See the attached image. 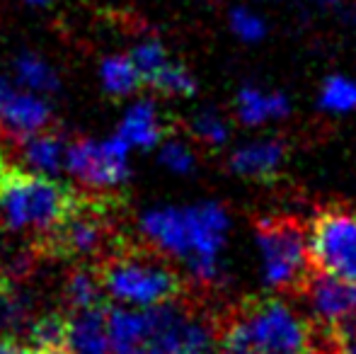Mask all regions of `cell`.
<instances>
[{"instance_id": "6da1fadb", "label": "cell", "mask_w": 356, "mask_h": 354, "mask_svg": "<svg viewBox=\"0 0 356 354\" xmlns=\"http://www.w3.org/2000/svg\"><path fill=\"white\" fill-rule=\"evenodd\" d=\"M230 214L218 202L192 207H155L138 221L143 243L170 260H179L202 287L223 277L220 257L230 238Z\"/></svg>"}, {"instance_id": "7a4b0ae2", "label": "cell", "mask_w": 356, "mask_h": 354, "mask_svg": "<svg viewBox=\"0 0 356 354\" xmlns=\"http://www.w3.org/2000/svg\"><path fill=\"white\" fill-rule=\"evenodd\" d=\"M75 199L78 187L17 166L8 156L0 161V231L29 236L34 243L68 216Z\"/></svg>"}, {"instance_id": "3957f363", "label": "cell", "mask_w": 356, "mask_h": 354, "mask_svg": "<svg viewBox=\"0 0 356 354\" xmlns=\"http://www.w3.org/2000/svg\"><path fill=\"white\" fill-rule=\"evenodd\" d=\"M102 291L129 308H148L175 301L182 279L175 267L148 246L124 241L95 265Z\"/></svg>"}, {"instance_id": "277c9868", "label": "cell", "mask_w": 356, "mask_h": 354, "mask_svg": "<svg viewBox=\"0 0 356 354\" xmlns=\"http://www.w3.org/2000/svg\"><path fill=\"white\" fill-rule=\"evenodd\" d=\"M220 342L245 347L252 354H300L313 345V323L291 301L267 296L245 306Z\"/></svg>"}, {"instance_id": "5b68a950", "label": "cell", "mask_w": 356, "mask_h": 354, "mask_svg": "<svg viewBox=\"0 0 356 354\" xmlns=\"http://www.w3.org/2000/svg\"><path fill=\"white\" fill-rule=\"evenodd\" d=\"M141 337L129 354H213L218 347L213 323L177 298L141 308Z\"/></svg>"}, {"instance_id": "8992f818", "label": "cell", "mask_w": 356, "mask_h": 354, "mask_svg": "<svg viewBox=\"0 0 356 354\" xmlns=\"http://www.w3.org/2000/svg\"><path fill=\"white\" fill-rule=\"evenodd\" d=\"M259 279L274 291H291L308 279L310 255L305 231L291 221L262 218L254 236Z\"/></svg>"}, {"instance_id": "52a82bcc", "label": "cell", "mask_w": 356, "mask_h": 354, "mask_svg": "<svg viewBox=\"0 0 356 354\" xmlns=\"http://www.w3.org/2000/svg\"><path fill=\"white\" fill-rule=\"evenodd\" d=\"M129 146L119 134L107 141L75 138L68 143L63 168L90 192H117L129 177Z\"/></svg>"}, {"instance_id": "ba28073f", "label": "cell", "mask_w": 356, "mask_h": 354, "mask_svg": "<svg viewBox=\"0 0 356 354\" xmlns=\"http://www.w3.org/2000/svg\"><path fill=\"white\" fill-rule=\"evenodd\" d=\"M310 265L318 272L356 284V211L332 209L320 214L305 233Z\"/></svg>"}, {"instance_id": "9c48e42d", "label": "cell", "mask_w": 356, "mask_h": 354, "mask_svg": "<svg viewBox=\"0 0 356 354\" xmlns=\"http://www.w3.org/2000/svg\"><path fill=\"white\" fill-rule=\"evenodd\" d=\"M303 306L310 323L339 337L356 330V284L332 274L318 272L305 279Z\"/></svg>"}, {"instance_id": "30bf717a", "label": "cell", "mask_w": 356, "mask_h": 354, "mask_svg": "<svg viewBox=\"0 0 356 354\" xmlns=\"http://www.w3.org/2000/svg\"><path fill=\"white\" fill-rule=\"evenodd\" d=\"M51 124V109L37 95L5 86L0 90V138L8 146H17L27 136Z\"/></svg>"}, {"instance_id": "8fae6325", "label": "cell", "mask_w": 356, "mask_h": 354, "mask_svg": "<svg viewBox=\"0 0 356 354\" xmlns=\"http://www.w3.org/2000/svg\"><path fill=\"white\" fill-rule=\"evenodd\" d=\"M109 303L99 301L95 306L66 313V347L68 354H112L107 330Z\"/></svg>"}, {"instance_id": "7c38bea8", "label": "cell", "mask_w": 356, "mask_h": 354, "mask_svg": "<svg viewBox=\"0 0 356 354\" xmlns=\"http://www.w3.org/2000/svg\"><path fill=\"white\" fill-rule=\"evenodd\" d=\"M286 148L277 138H252L230 153V170L248 179H264L277 175L284 166Z\"/></svg>"}, {"instance_id": "4fadbf2b", "label": "cell", "mask_w": 356, "mask_h": 354, "mask_svg": "<svg viewBox=\"0 0 356 354\" xmlns=\"http://www.w3.org/2000/svg\"><path fill=\"white\" fill-rule=\"evenodd\" d=\"M235 114L240 124L259 129L274 122H284L291 114V102L284 92H277V90L248 86L235 97Z\"/></svg>"}, {"instance_id": "5bb4252c", "label": "cell", "mask_w": 356, "mask_h": 354, "mask_svg": "<svg viewBox=\"0 0 356 354\" xmlns=\"http://www.w3.org/2000/svg\"><path fill=\"white\" fill-rule=\"evenodd\" d=\"M68 138L56 129H42V131L27 136L22 143L15 146V151H19L24 166L34 172L42 175L56 177L63 170V158H66Z\"/></svg>"}, {"instance_id": "9a60e30c", "label": "cell", "mask_w": 356, "mask_h": 354, "mask_svg": "<svg viewBox=\"0 0 356 354\" xmlns=\"http://www.w3.org/2000/svg\"><path fill=\"white\" fill-rule=\"evenodd\" d=\"M117 134L131 148H153L163 141L168 129H165L158 104L153 99H138L127 109Z\"/></svg>"}, {"instance_id": "2e32d148", "label": "cell", "mask_w": 356, "mask_h": 354, "mask_svg": "<svg viewBox=\"0 0 356 354\" xmlns=\"http://www.w3.org/2000/svg\"><path fill=\"white\" fill-rule=\"evenodd\" d=\"M99 301H104V298L95 265H85V262L71 265L61 287V311L73 313L80 308L95 306Z\"/></svg>"}, {"instance_id": "e0dca14e", "label": "cell", "mask_w": 356, "mask_h": 354, "mask_svg": "<svg viewBox=\"0 0 356 354\" xmlns=\"http://www.w3.org/2000/svg\"><path fill=\"white\" fill-rule=\"evenodd\" d=\"M102 86L112 97H127L134 95L138 88L143 86L141 76H138L136 66L131 63L129 56H109L102 61Z\"/></svg>"}, {"instance_id": "ac0fdd59", "label": "cell", "mask_w": 356, "mask_h": 354, "mask_svg": "<svg viewBox=\"0 0 356 354\" xmlns=\"http://www.w3.org/2000/svg\"><path fill=\"white\" fill-rule=\"evenodd\" d=\"M145 86L153 88L155 92H160V95H172V97H192V95L197 92V81H194V76L182 63L172 61V58H168V61L145 81Z\"/></svg>"}, {"instance_id": "d6986e66", "label": "cell", "mask_w": 356, "mask_h": 354, "mask_svg": "<svg viewBox=\"0 0 356 354\" xmlns=\"http://www.w3.org/2000/svg\"><path fill=\"white\" fill-rule=\"evenodd\" d=\"M27 345L37 350H51V347H63L66 342V313L63 311H49L42 313L32 321V325L24 332Z\"/></svg>"}, {"instance_id": "ffe728a7", "label": "cell", "mask_w": 356, "mask_h": 354, "mask_svg": "<svg viewBox=\"0 0 356 354\" xmlns=\"http://www.w3.org/2000/svg\"><path fill=\"white\" fill-rule=\"evenodd\" d=\"M318 104L327 114L347 117L356 112V81L347 76H330L320 88Z\"/></svg>"}, {"instance_id": "44dd1931", "label": "cell", "mask_w": 356, "mask_h": 354, "mask_svg": "<svg viewBox=\"0 0 356 354\" xmlns=\"http://www.w3.org/2000/svg\"><path fill=\"white\" fill-rule=\"evenodd\" d=\"M15 73H17V81L29 90H39V92H56L58 90V76L51 71L49 63H44L34 54H22L15 61Z\"/></svg>"}, {"instance_id": "7402d4cb", "label": "cell", "mask_w": 356, "mask_h": 354, "mask_svg": "<svg viewBox=\"0 0 356 354\" xmlns=\"http://www.w3.org/2000/svg\"><path fill=\"white\" fill-rule=\"evenodd\" d=\"M192 134L199 143H204V146L220 148V146L228 143L230 127L218 112H213V109H204V112H199L197 117L192 119Z\"/></svg>"}, {"instance_id": "603a6c76", "label": "cell", "mask_w": 356, "mask_h": 354, "mask_svg": "<svg viewBox=\"0 0 356 354\" xmlns=\"http://www.w3.org/2000/svg\"><path fill=\"white\" fill-rule=\"evenodd\" d=\"M129 58H131V63L136 66L138 76H141V83L145 86V81H148V78L153 76L170 56H168V49H165L158 39H143L141 44L134 47V51L129 54Z\"/></svg>"}, {"instance_id": "cb8c5ba5", "label": "cell", "mask_w": 356, "mask_h": 354, "mask_svg": "<svg viewBox=\"0 0 356 354\" xmlns=\"http://www.w3.org/2000/svg\"><path fill=\"white\" fill-rule=\"evenodd\" d=\"M158 161L163 168H168L175 175H189V172L197 168V156H194L192 146L177 138H170L160 146Z\"/></svg>"}, {"instance_id": "d4e9b609", "label": "cell", "mask_w": 356, "mask_h": 354, "mask_svg": "<svg viewBox=\"0 0 356 354\" xmlns=\"http://www.w3.org/2000/svg\"><path fill=\"white\" fill-rule=\"evenodd\" d=\"M230 29L245 44H257L267 37V22L262 19V15L250 8H235L230 13Z\"/></svg>"}, {"instance_id": "484cf974", "label": "cell", "mask_w": 356, "mask_h": 354, "mask_svg": "<svg viewBox=\"0 0 356 354\" xmlns=\"http://www.w3.org/2000/svg\"><path fill=\"white\" fill-rule=\"evenodd\" d=\"M0 354H39V350L15 337H0Z\"/></svg>"}, {"instance_id": "4316f807", "label": "cell", "mask_w": 356, "mask_h": 354, "mask_svg": "<svg viewBox=\"0 0 356 354\" xmlns=\"http://www.w3.org/2000/svg\"><path fill=\"white\" fill-rule=\"evenodd\" d=\"M339 354H356V330L342 337V347H339Z\"/></svg>"}, {"instance_id": "83f0119b", "label": "cell", "mask_w": 356, "mask_h": 354, "mask_svg": "<svg viewBox=\"0 0 356 354\" xmlns=\"http://www.w3.org/2000/svg\"><path fill=\"white\" fill-rule=\"evenodd\" d=\"M213 354H252V352H248L245 347L228 345V342H220V347H218V350H216Z\"/></svg>"}, {"instance_id": "f1b7e54d", "label": "cell", "mask_w": 356, "mask_h": 354, "mask_svg": "<svg viewBox=\"0 0 356 354\" xmlns=\"http://www.w3.org/2000/svg\"><path fill=\"white\" fill-rule=\"evenodd\" d=\"M300 354H334V352L325 350V347H313V345H310V347H305V350L300 352Z\"/></svg>"}, {"instance_id": "f546056e", "label": "cell", "mask_w": 356, "mask_h": 354, "mask_svg": "<svg viewBox=\"0 0 356 354\" xmlns=\"http://www.w3.org/2000/svg\"><path fill=\"white\" fill-rule=\"evenodd\" d=\"M39 354H68L66 347H51V350H39Z\"/></svg>"}, {"instance_id": "4dcf8cb0", "label": "cell", "mask_w": 356, "mask_h": 354, "mask_svg": "<svg viewBox=\"0 0 356 354\" xmlns=\"http://www.w3.org/2000/svg\"><path fill=\"white\" fill-rule=\"evenodd\" d=\"M27 3H32V5H49L51 0H27Z\"/></svg>"}, {"instance_id": "1f68e13d", "label": "cell", "mask_w": 356, "mask_h": 354, "mask_svg": "<svg viewBox=\"0 0 356 354\" xmlns=\"http://www.w3.org/2000/svg\"><path fill=\"white\" fill-rule=\"evenodd\" d=\"M5 86H8V81H5V78H3V73H0V90H3Z\"/></svg>"}, {"instance_id": "d6a6232c", "label": "cell", "mask_w": 356, "mask_h": 354, "mask_svg": "<svg viewBox=\"0 0 356 354\" xmlns=\"http://www.w3.org/2000/svg\"><path fill=\"white\" fill-rule=\"evenodd\" d=\"M318 3H323V5H332V3H337V0H318Z\"/></svg>"}]
</instances>
